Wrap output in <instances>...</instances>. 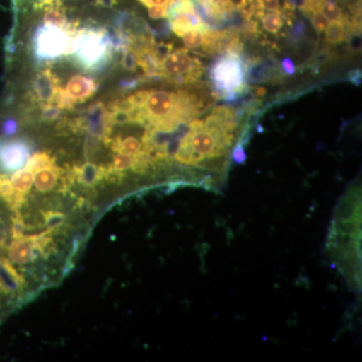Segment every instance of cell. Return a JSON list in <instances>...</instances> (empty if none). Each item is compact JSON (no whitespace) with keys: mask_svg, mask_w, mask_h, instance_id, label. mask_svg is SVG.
I'll list each match as a JSON object with an SVG mask.
<instances>
[{"mask_svg":"<svg viewBox=\"0 0 362 362\" xmlns=\"http://www.w3.org/2000/svg\"><path fill=\"white\" fill-rule=\"evenodd\" d=\"M361 199L340 204L328 243L338 268L354 286L361 285Z\"/></svg>","mask_w":362,"mask_h":362,"instance_id":"cell-1","label":"cell"},{"mask_svg":"<svg viewBox=\"0 0 362 362\" xmlns=\"http://www.w3.org/2000/svg\"><path fill=\"white\" fill-rule=\"evenodd\" d=\"M245 71L239 54L228 52L226 57L216 62L211 69V77L216 89L223 93V96H237L246 88Z\"/></svg>","mask_w":362,"mask_h":362,"instance_id":"cell-2","label":"cell"},{"mask_svg":"<svg viewBox=\"0 0 362 362\" xmlns=\"http://www.w3.org/2000/svg\"><path fill=\"white\" fill-rule=\"evenodd\" d=\"M76 52L78 61L87 68H97L108 59L110 37L102 30H83L76 33Z\"/></svg>","mask_w":362,"mask_h":362,"instance_id":"cell-3","label":"cell"},{"mask_svg":"<svg viewBox=\"0 0 362 362\" xmlns=\"http://www.w3.org/2000/svg\"><path fill=\"white\" fill-rule=\"evenodd\" d=\"M202 71V66L199 59L190 57L185 49H178L161 59L158 75L175 82L189 83L197 80Z\"/></svg>","mask_w":362,"mask_h":362,"instance_id":"cell-4","label":"cell"},{"mask_svg":"<svg viewBox=\"0 0 362 362\" xmlns=\"http://www.w3.org/2000/svg\"><path fill=\"white\" fill-rule=\"evenodd\" d=\"M70 33L54 26H42L35 35V49L40 59H56L65 54Z\"/></svg>","mask_w":362,"mask_h":362,"instance_id":"cell-5","label":"cell"},{"mask_svg":"<svg viewBox=\"0 0 362 362\" xmlns=\"http://www.w3.org/2000/svg\"><path fill=\"white\" fill-rule=\"evenodd\" d=\"M168 18H170L173 33L178 37H181L188 30H197L201 32H207L211 30V28L197 14V9L178 11V13L169 14Z\"/></svg>","mask_w":362,"mask_h":362,"instance_id":"cell-6","label":"cell"},{"mask_svg":"<svg viewBox=\"0 0 362 362\" xmlns=\"http://www.w3.org/2000/svg\"><path fill=\"white\" fill-rule=\"evenodd\" d=\"M58 78L49 70L40 71L33 84L35 98L37 101L51 104L59 90Z\"/></svg>","mask_w":362,"mask_h":362,"instance_id":"cell-7","label":"cell"},{"mask_svg":"<svg viewBox=\"0 0 362 362\" xmlns=\"http://www.w3.org/2000/svg\"><path fill=\"white\" fill-rule=\"evenodd\" d=\"M97 90V85L92 78L77 75L69 81L66 92L76 102H82L89 99Z\"/></svg>","mask_w":362,"mask_h":362,"instance_id":"cell-8","label":"cell"},{"mask_svg":"<svg viewBox=\"0 0 362 362\" xmlns=\"http://www.w3.org/2000/svg\"><path fill=\"white\" fill-rule=\"evenodd\" d=\"M349 23L345 21H333L326 28L325 40L330 45H337L346 39L347 26Z\"/></svg>","mask_w":362,"mask_h":362,"instance_id":"cell-9","label":"cell"},{"mask_svg":"<svg viewBox=\"0 0 362 362\" xmlns=\"http://www.w3.org/2000/svg\"><path fill=\"white\" fill-rule=\"evenodd\" d=\"M318 11H321L330 23H333V21H345V23L349 25V20L344 18L342 9L340 8V6H338L334 0H322L320 2V6H319Z\"/></svg>","mask_w":362,"mask_h":362,"instance_id":"cell-10","label":"cell"},{"mask_svg":"<svg viewBox=\"0 0 362 362\" xmlns=\"http://www.w3.org/2000/svg\"><path fill=\"white\" fill-rule=\"evenodd\" d=\"M207 32H201V30H188V32H185L181 35L183 44L188 49H197L199 47H204L206 42Z\"/></svg>","mask_w":362,"mask_h":362,"instance_id":"cell-11","label":"cell"},{"mask_svg":"<svg viewBox=\"0 0 362 362\" xmlns=\"http://www.w3.org/2000/svg\"><path fill=\"white\" fill-rule=\"evenodd\" d=\"M262 23L267 32L277 33L284 25V20L280 13H267L262 16Z\"/></svg>","mask_w":362,"mask_h":362,"instance_id":"cell-12","label":"cell"},{"mask_svg":"<svg viewBox=\"0 0 362 362\" xmlns=\"http://www.w3.org/2000/svg\"><path fill=\"white\" fill-rule=\"evenodd\" d=\"M52 103L56 105L57 107H59V109H71L74 105L76 104V101L69 95L66 90L59 88Z\"/></svg>","mask_w":362,"mask_h":362,"instance_id":"cell-13","label":"cell"},{"mask_svg":"<svg viewBox=\"0 0 362 362\" xmlns=\"http://www.w3.org/2000/svg\"><path fill=\"white\" fill-rule=\"evenodd\" d=\"M308 16H310L312 25H313L317 33L325 32L326 28L329 25L330 21L321 11H312V13H308Z\"/></svg>","mask_w":362,"mask_h":362,"instance_id":"cell-14","label":"cell"},{"mask_svg":"<svg viewBox=\"0 0 362 362\" xmlns=\"http://www.w3.org/2000/svg\"><path fill=\"white\" fill-rule=\"evenodd\" d=\"M148 8V16L152 20H160V18H168L169 7L163 6H151Z\"/></svg>","mask_w":362,"mask_h":362,"instance_id":"cell-15","label":"cell"},{"mask_svg":"<svg viewBox=\"0 0 362 362\" xmlns=\"http://www.w3.org/2000/svg\"><path fill=\"white\" fill-rule=\"evenodd\" d=\"M59 114H61V109L57 107L56 105H52V103L45 104L44 109H42V118L45 120H56L57 118H59Z\"/></svg>","mask_w":362,"mask_h":362,"instance_id":"cell-16","label":"cell"},{"mask_svg":"<svg viewBox=\"0 0 362 362\" xmlns=\"http://www.w3.org/2000/svg\"><path fill=\"white\" fill-rule=\"evenodd\" d=\"M122 65L126 70L134 71L137 65V57L132 51H125L123 54Z\"/></svg>","mask_w":362,"mask_h":362,"instance_id":"cell-17","label":"cell"},{"mask_svg":"<svg viewBox=\"0 0 362 362\" xmlns=\"http://www.w3.org/2000/svg\"><path fill=\"white\" fill-rule=\"evenodd\" d=\"M256 2L258 4L259 8L273 11V13H281L279 0H256Z\"/></svg>","mask_w":362,"mask_h":362,"instance_id":"cell-18","label":"cell"},{"mask_svg":"<svg viewBox=\"0 0 362 362\" xmlns=\"http://www.w3.org/2000/svg\"><path fill=\"white\" fill-rule=\"evenodd\" d=\"M143 6L148 7L151 6H163L170 7L175 0H138Z\"/></svg>","mask_w":362,"mask_h":362,"instance_id":"cell-19","label":"cell"},{"mask_svg":"<svg viewBox=\"0 0 362 362\" xmlns=\"http://www.w3.org/2000/svg\"><path fill=\"white\" fill-rule=\"evenodd\" d=\"M283 69L288 75H294L295 74V66L294 63L291 61V59L286 58L282 63Z\"/></svg>","mask_w":362,"mask_h":362,"instance_id":"cell-20","label":"cell"},{"mask_svg":"<svg viewBox=\"0 0 362 362\" xmlns=\"http://www.w3.org/2000/svg\"><path fill=\"white\" fill-rule=\"evenodd\" d=\"M97 6L105 7V8H109V7H113L117 4V0H95Z\"/></svg>","mask_w":362,"mask_h":362,"instance_id":"cell-21","label":"cell"},{"mask_svg":"<svg viewBox=\"0 0 362 362\" xmlns=\"http://www.w3.org/2000/svg\"><path fill=\"white\" fill-rule=\"evenodd\" d=\"M267 93V90L265 88H259V89H257L256 94L258 95L259 97H264L265 96Z\"/></svg>","mask_w":362,"mask_h":362,"instance_id":"cell-22","label":"cell"}]
</instances>
